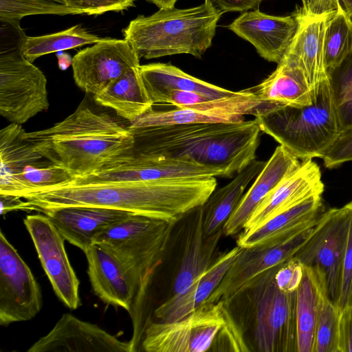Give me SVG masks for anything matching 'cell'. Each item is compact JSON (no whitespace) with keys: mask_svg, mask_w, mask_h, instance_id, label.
I'll list each match as a JSON object with an SVG mask.
<instances>
[{"mask_svg":"<svg viewBox=\"0 0 352 352\" xmlns=\"http://www.w3.org/2000/svg\"><path fill=\"white\" fill-rule=\"evenodd\" d=\"M333 8L322 10L302 1V6L293 12L297 29L283 58L302 72L313 94L322 82L330 78L324 60V38L327 19Z\"/></svg>","mask_w":352,"mask_h":352,"instance_id":"cell-15","label":"cell"},{"mask_svg":"<svg viewBox=\"0 0 352 352\" xmlns=\"http://www.w3.org/2000/svg\"><path fill=\"white\" fill-rule=\"evenodd\" d=\"M192 212L187 227L182 261L173 286L174 295L184 293L208 269L213 262L214 253L223 234L222 230L204 237L201 206Z\"/></svg>","mask_w":352,"mask_h":352,"instance_id":"cell-26","label":"cell"},{"mask_svg":"<svg viewBox=\"0 0 352 352\" xmlns=\"http://www.w3.org/2000/svg\"><path fill=\"white\" fill-rule=\"evenodd\" d=\"M217 188L214 177L63 184L23 196L36 210L91 206L130 212L176 223L201 206Z\"/></svg>","mask_w":352,"mask_h":352,"instance_id":"cell-1","label":"cell"},{"mask_svg":"<svg viewBox=\"0 0 352 352\" xmlns=\"http://www.w3.org/2000/svg\"><path fill=\"white\" fill-rule=\"evenodd\" d=\"M50 106L47 79L21 48L0 50V114L21 125Z\"/></svg>","mask_w":352,"mask_h":352,"instance_id":"cell-9","label":"cell"},{"mask_svg":"<svg viewBox=\"0 0 352 352\" xmlns=\"http://www.w3.org/2000/svg\"><path fill=\"white\" fill-rule=\"evenodd\" d=\"M340 312L328 294H324L316 323L313 352H340Z\"/></svg>","mask_w":352,"mask_h":352,"instance_id":"cell-37","label":"cell"},{"mask_svg":"<svg viewBox=\"0 0 352 352\" xmlns=\"http://www.w3.org/2000/svg\"><path fill=\"white\" fill-rule=\"evenodd\" d=\"M322 210V195L310 197L254 228L243 230L236 245L273 247L284 243L314 226Z\"/></svg>","mask_w":352,"mask_h":352,"instance_id":"cell-21","label":"cell"},{"mask_svg":"<svg viewBox=\"0 0 352 352\" xmlns=\"http://www.w3.org/2000/svg\"><path fill=\"white\" fill-rule=\"evenodd\" d=\"M146 352L250 351L245 332L223 301L204 302L174 322L148 320L143 330Z\"/></svg>","mask_w":352,"mask_h":352,"instance_id":"cell-6","label":"cell"},{"mask_svg":"<svg viewBox=\"0 0 352 352\" xmlns=\"http://www.w3.org/2000/svg\"><path fill=\"white\" fill-rule=\"evenodd\" d=\"M314 227L276 246L241 248L220 284L206 302L223 301L230 305L259 276L294 257L308 240Z\"/></svg>","mask_w":352,"mask_h":352,"instance_id":"cell-14","label":"cell"},{"mask_svg":"<svg viewBox=\"0 0 352 352\" xmlns=\"http://www.w3.org/2000/svg\"><path fill=\"white\" fill-rule=\"evenodd\" d=\"M228 28L250 42L262 58L278 64L292 43L297 21L293 14L274 16L258 9L243 12Z\"/></svg>","mask_w":352,"mask_h":352,"instance_id":"cell-19","label":"cell"},{"mask_svg":"<svg viewBox=\"0 0 352 352\" xmlns=\"http://www.w3.org/2000/svg\"><path fill=\"white\" fill-rule=\"evenodd\" d=\"M241 248L236 245L221 254L184 293L174 295L160 305L154 315L158 321L174 322L184 318L210 297L219 286Z\"/></svg>","mask_w":352,"mask_h":352,"instance_id":"cell-25","label":"cell"},{"mask_svg":"<svg viewBox=\"0 0 352 352\" xmlns=\"http://www.w3.org/2000/svg\"><path fill=\"white\" fill-rule=\"evenodd\" d=\"M56 56L58 59V67L61 70L67 69L70 65H72L73 58L63 51L56 52Z\"/></svg>","mask_w":352,"mask_h":352,"instance_id":"cell-45","label":"cell"},{"mask_svg":"<svg viewBox=\"0 0 352 352\" xmlns=\"http://www.w3.org/2000/svg\"><path fill=\"white\" fill-rule=\"evenodd\" d=\"M140 58L125 39L104 38L78 52L73 57V77L76 85L94 96L133 67Z\"/></svg>","mask_w":352,"mask_h":352,"instance_id":"cell-13","label":"cell"},{"mask_svg":"<svg viewBox=\"0 0 352 352\" xmlns=\"http://www.w3.org/2000/svg\"><path fill=\"white\" fill-rule=\"evenodd\" d=\"M28 352H131V342H123L96 324L64 314Z\"/></svg>","mask_w":352,"mask_h":352,"instance_id":"cell-17","label":"cell"},{"mask_svg":"<svg viewBox=\"0 0 352 352\" xmlns=\"http://www.w3.org/2000/svg\"><path fill=\"white\" fill-rule=\"evenodd\" d=\"M250 89L263 102L276 105L300 107L313 100L304 74L285 58L267 78Z\"/></svg>","mask_w":352,"mask_h":352,"instance_id":"cell-29","label":"cell"},{"mask_svg":"<svg viewBox=\"0 0 352 352\" xmlns=\"http://www.w3.org/2000/svg\"><path fill=\"white\" fill-rule=\"evenodd\" d=\"M278 267L259 276L241 293L250 308L253 344L260 352H298L296 292L278 287L274 279Z\"/></svg>","mask_w":352,"mask_h":352,"instance_id":"cell-8","label":"cell"},{"mask_svg":"<svg viewBox=\"0 0 352 352\" xmlns=\"http://www.w3.org/2000/svg\"><path fill=\"white\" fill-rule=\"evenodd\" d=\"M175 224L133 214L98 232L93 244L115 257L143 290L162 261Z\"/></svg>","mask_w":352,"mask_h":352,"instance_id":"cell-7","label":"cell"},{"mask_svg":"<svg viewBox=\"0 0 352 352\" xmlns=\"http://www.w3.org/2000/svg\"><path fill=\"white\" fill-rule=\"evenodd\" d=\"M43 306L38 283L30 268L0 232V324L34 318Z\"/></svg>","mask_w":352,"mask_h":352,"instance_id":"cell-11","label":"cell"},{"mask_svg":"<svg viewBox=\"0 0 352 352\" xmlns=\"http://www.w3.org/2000/svg\"><path fill=\"white\" fill-rule=\"evenodd\" d=\"M323 191L319 166L311 159L302 160L256 208L243 230L254 228L310 197L322 195Z\"/></svg>","mask_w":352,"mask_h":352,"instance_id":"cell-20","label":"cell"},{"mask_svg":"<svg viewBox=\"0 0 352 352\" xmlns=\"http://www.w3.org/2000/svg\"><path fill=\"white\" fill-rule=\"evenodd\" d=\"M222 12L258 10L263 0H208Z\"/></svg>","mask_w":352,"mask_h":352,"instance_id":"cell-43","label":"cell"},{"mask_svg":"<svg viewBox=\"0 0 352 352\" xmlns=\"http://www.w3.org/2000/svg\"><path fill=\"white\" fill-rule=\"evenodd\" d=\"M322 159L328 168L352 161V128L342 131Z\"/></svg>","mask_w":352,"mask_h":352,"instance_id":"cell-41","label":"cell"},{"mask_svg":"<svg viewBox=\"0 0 352 352\" xmlns=\"http://www.w3.org/2000/svg\"><path fill=\"white\" fill-rule=\"evenodd\" d=\"M304 275V265L295 256L278 266L274 279L278 287L287 293L296 292Z\"/></svg>","mask_w":352,"mask_h":352,"instance_id":"cell-40","label":"cell"},{"mask_svg":"<svg viewBox=\"0 0 352 352\" xmlns=\"http://www.w3.org/2000/svg\"><path fill=\"white\" fill-rule=\"evenodd\" d=\"M343 8V10L345 11V12L347 14V15L349 16L351 20L352 21V0H338Z\"/></svg>","mask_w":352,"mask_h":352,"instance_id":"cell-47","label":"cell"},{"mask_svg":"<svg viewBox=\"0 0 352 352\" xmlns=\"http://www.w3.org/2000/svg\"><path fill=\"white\" fill-rule=\"evenodd\" d=\"M36 14H77L63 0H0V20L20 23Z\"/></svg>","mask_w":352,"mask_h":352,"instance_id":"cell-36","label":"cell"},{"mask_svg":"<svg viewBox=\"0 0 352 352\" xmlns=\"http://www.w3.org/2000/svg\"><path fill=\"white\" fill-rule=\"evenodd\" d=\"M210 177H223V175L218 170L191 162L132 155L125 161L94 173L75 177L68 184H87Z\"/></svg>","mask_w":352,"mask_h":352,"instance_id":"cell-16","label":"cell"},{"mask_svg":"<svg viewBox=\"0 0 352 352\" xmlns=\"http://www.w3.org/2000/svg\"><path fill=\"white\" fill-rule=\"evenodd\" d=\"M42 212L49 217L67 241L84 253L93 245L94 238L98 232L135 214L91 206L63 207Z\"/></svg>","mask_w":352,"mask_h":352,"instance_id":"cell-23","label":"cell"},{"mask_svg":"<svg viewBox=\"0 0 352 352\" xmlns=\"http://www.w3.org/2000/svg\"><path fill=\"white\" fill-rule=\"evenodd\" d=\"M266 102L250 89L237 91L223 98L217 105L206 109L178 108L167 111H151L130 124L138 126L186 123L236 122L245 120V116H254Z\"/></svg>","mask_w":352,"mask_h":352,"instance_id":"cell-18","label":"cell"},{"mask_svg":"<svg viewBox=\"0 0 352 352\" xmlns=\"http://www.w3.org/2000/svg\"><path fill=\"white\" fill-rule=\"evenodd\" d=\"M254 116L261 131L301 160L322 158L344 130L330 78L320 84L310 104L267 102Z\"/></svg>","mask_w":352,"mask_h":352,"instance_id":"cell-5","label":"cell"},{"mask_svg":"<svg viewBox=\"0 0 352 352\" xmlns=\"http://www.w3.org/2000/svg\"><path fill=\"white\" fill-rule=\"evenodd\" d=\"M349 206V226L344 252L340 297L336 305L341 310L352 307V201Z\"/></svg>","mask_w":352,"mask_h":352,"instance_id":"cell-38","label":"cell"},{"mask_svg":"<svg viewBox=\"0 0 352 352\" xmlns=\"http://www.w3.org/2000/svg\"><path fill=\"white\" fill-rule=\"evenodd\" d=\"M104 38L89 32L80 25L53 34L27 36L22 47L23 56L33 63L36 58L53 52L94 44Z\"/></svg>","mask_w":352,"mask_h":352,"instance_id":"cell-35","label":"cell"},{"mask_svg":"<svg viewBox=\"0 0 352 352\" xmlns=\"http://www.w3.org/2000/svg\"><path fill=\"white\" fill-rule=\"evenodd\" d=\"M340 352H352V307L341 309L339 329Z\"/></svg>","mask_w":352,"mask_h":352,"instance_id":"cell-42","label":"cell"},{"mask_svg":"<svg viewBox=\"0 0 352 352\" xmlns=\"http://www.w3.org/2000/svg\"><path fill=\"white\" fill-rule=\"evenodd\" d=\"M24 136L51 163L63 166L75 177L129 159L134 144L128 126L85 102L53 126L25 132Z\"/></svg>","mask_w":352,"mask_h":352,"instance_id":"cell-3","label":"cell"},{"mask_svg":"<svg viewBox=\"0 0 352 352\" xmlns=\"http://www.w3.org/2000/svg\"><path fill=\"white\" fill-rule=\"evenodd\" d=\"M22 197L16 195L0 193L1 214L14 210H23L30 212L36 210V208L28 201H22Z\"/></svg>","mask_w":352,"mask_h":352,"instance_id":"cell-44","label":"cell"},{"mask_svg":"<svg viewBox=\"0 0 352 352\" xmlns=\"http://www.w3.org/2000/svg\"><path fill=\"white\" fill-rule=\"evenodd\" d=\"M21 125L11 123L0 131V180L20 173L29 166L51 164L25 136Z\"/></svg>","mask_w":352,"mask_h":352,"instance_id":"cell-32","label":"cell"},{"mask_svg":"<svg viewBox=\"0 0 352 352\" xmlns=\"http://www.w3.org/2000/svg\"><path fill=\"white\" fill-rule=\"evenodd\" d=\"M349 226V204L322 212L307 242L294 256L323 277L329 298L336 305Z\"/></svg>","mask_w":352,"mask_h":352,"instance_id":"cell-10","label":"cell"},{"mask_svg":"<svg viewBox=\"0 0 352 352\" xmlns=\"http://www.w3.org/2000/svg\"><path fill=\"white\" fill-rule=\"evenodd\" d=\"M133 155L205 166L232 178L256 160L261 128L254 120L138 126Z\"/></svg>","mask_w":352,"mask_h":352,"instance_id":"cell-2","label":"cell"},{"mask_svg":"<svg viewBox=\"0 0 352 352\" xmlns=\"http://www.w3.org/2000/svg\"><path fill=\"white\" fill-rule=\"evenodd\" d=\"M140 69L153 104H160L162 98L172 91H194L212 98H221L236 93L192 76L170 63L140 65Z\"/></svg>","mask_w":352,"mask_h":352,"instance_id":"cell-27","label":"cell"},{"mask_svg":"<svg viewBox=\"0 0 352 352\" xmlns=\"http://www.w3.org/2000/svg\"><path fill=\"white\" fill-rule=\"evenodd\" d=\"M155 5H156L158 8H170L175 7V4L177 0H147Z\"/></svg>","mask_w":352,"mask_h":352,"instance_id":"cell-46","label":"cell"},{"mask_svg":"<svg viewBox=\"0 0 352 352\" xmlns=\"http://www.w3.org/2000/svg\"><path fill=\"white\" fill-rule=\"evenodd\" d=\"M324 60L330 74L352 54V21L337 0L324 32Z\"/></svg>","mask_w":352,"mask_h":352,"instance_id":"cell-34","label":"cell"},{"mask_svg":"<svg viewBox=\"0 0 352 352\" xmlns=\"http://www.w3.org/2000/svg\"><path fill=\"white\" fill-rule=\"evenodd\" d=\"M300 164V160L284 146H277L227 220L223 234L234 236L239 234L256 208Z\"/></svg>","mask_w":352,"mask_h":352,"instance_id":"cell-24","label":"cell"},{"mask_svg":"<svg viewBox=\"0 0 352 352\" xmlns=\"http://www.w3.org/2000/svg\"><path fill=\"white\" fill-rule=\"evenodd\" d=\"M210 1L186 9L162 8L138 16L122 30L139 58L186 54L201 58L211 46L222 14Z\"/></svg>","mask_w":352,"mask_h":352,"instance_id":"cell-4","label":"cell"},{"mask_svg":"<svg viewBox=\"0 0 352 352\" xmlns=\"http://www.w3.org/2000/svg\"><path fill=\"white\" fill-rule=\"evenodd\" d=\"M75 177L63 166L51 163L29 166L20 173L0 180V193L24 195L71 182Z\"/></svg>","mask_w":352,"mask_h":352,"instance_id":"cell-33","label":"cell"},{"mask_svg":"<svg viewBox=\"0 0 352 352\" xmlns=\"http://www.w3.org/2000/svg\"><path fill=\"white\" fill-rule=\"evenodd\" d=\"M327 293L322 276L304 265V275L296 291L297 351L313 352L322 298ZM328 294V293H327Z\"/></svg>","mask_w":352,"mask_h":352,"instance_id":"cell-31","label":"cell"},{"mask_svg":"<svg viewBox=\"0 0 352 352\" xmlns=\"http://www.w3.org/2000/svg\"><path fill=\"white\" fill-rule=\"evenodd\" d=\"M94 293L104 303L130 312L140 291L126 268L112 255L93 244L85 252Z\"/></svg>","mask_w":352,"mask_h":352,"instance_id":"cell-22","label":"cell"},{"mask_svg":"<svg viewBox=\"0 0 352 352\" xmlns=\"http://www.w3.org/2000/svg\"><path fill=\"white\" fill-rule=\"evenodd\" d=\"M78 14H101L110 11H122L132 6L136 0H63Z\"/></svg>","mask_w":352,"mask_h":352,"instance_id":"cell-39","label":"cell"},{"mask_svg":"<svg viewBox=\"0 0 352 352\" xmlns=\"http://www.w3.org/2000/svg\"><path fill=\"white\" fill-rule=\"evenodd\" d=\"M266 162L254 160L226 186L215 189L201 206L204 237L223 231L227 220L237 207L247 188Z\"/></svg>","mask_w":352,"mask_h":352,"instance_id":"cell-28","label":"cell"},{"mask_svg":"<svg viewBox=\"0 0 352 352\" xmlns=\"http://www.w3.org/2000/svg\"><path fill=\"white\" fill-rule=\"evenodd\" d=\"M23 223L56 296L67 308L78 309L80 282L66 252L65 239L45 214L27 215Z\"/></svg>","mask_w":352,"mask_h":352,"instance_id":"cell-12","label":"cell"},{"mask_svg":"<svg viewBox=\"0 0 352 352\" xmlns=\"http://www.w3.org/2000/svg\"><path fill=\"white\" fill-rule=\"evenodd\" d=\"M140 67L131 68L94 96L96 103L113 109L129 122L153 109V103L143 82Z\"/></svg>","mask_w":352,"mask_h":352,"instance_id":"cell-30","label":"cell"}]
</instances>
